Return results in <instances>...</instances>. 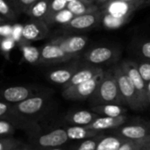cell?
I'll return each mask as SVG.
<instances>
[{"label": "cell", "mask_w": 150, "mask_h": 150, "mask_svg": "<svg viewBox=\"0 0 150 150\" xmlns=\"http://www.w3.org/2000/svg\"><path fill=\"white\" fill-rule=\"evenodd\" d=\"M88 100L91 106L105 104H116L123 105L112 69L104 70L103 76L96 91Z\"/></svg>", "instance_id": "cell-1"}, {"label": "cell", "mask_w": 150, "mask_h": 150, "mask_svg": "<svg viewBox=\"0 0 150 150\" xmlns=\"http://www.w3.org/2000/svg\"><path fill=\"white\" fill-rule=\"evenodd\" d=\"M50 94V91H45L13 104L11 105L10 114L21 120H34L33 118L40 114L47 108Z\"/></svg>", "instance_id": "cell-2"}, {"label": "cell", "mask_w": 150, "mask_h": 150, "mask_svg": "<svg viewBox=\"0 0 150 150\" xmlns=\"http://www.w3.org/2000/svg\"><path fill=\"white\" fill-rule=\"evenodd\" d=\"M112 72L117 82L123 105H126L134 111H143L137 91L128 76L123 71L120 64L114 66L112 68Z\"/></svg>", "instance_id": "cell-3"}, {"label": "cell", "mask_w": 150, "mask_h": 150, "mask_svg": "<svg viewBox=\"0 0 150 150\" xmlns=\"http://www.w3.org/2000/svg\"><path fill=\"white\" fill-rule=\"evenodd\" d=\"M69 141L66 127H57L45 133L30 134V145L40 148L62 147Z\"/></svg>", "instance_id": "cell-4"}, {"label": "cell", "mask_w": 150, "mask_h": 150, "mask_svg": "<svg viewBox=\"0 0 150 150\" xmlns=\"http://www.w3.org/2000/svg\"><path fill=\"white\" fill-rule=\"evenodd\" d=\"M120 66L134 86L143 110L147 109L150 104V88L146 86L144 81L141 77L134 61L125 60L120 63Z\"/></svg>", "instance_id": "cell-5"}, {"label": "cell", "mask_w": 150, "mask_h": 150, "mask_svg": "<svg viewBox=\"0 0 150 150\" xmlns=\"http://www.w3.org/2000/svg\"><path fill=\"white\" fill-rule=\"evenodd\" d=\"M112 134L127 140H139L150 135L149 123L142 119H136L133 121H127L119 127L111 130Z\"/></svg>", "instance_id": "cell-6"}, {"label": "cell", "mask_w": 150, "mask_h": 150, "mask_svg": "<svg viewBox=\"0 0 150 150\" xmlns=\"http://www.w3.org/2000/svg\"><path fill=\"white\" fill-rule=\"evenodd\" d=\"M104 72L95 76L91 79L83 82L82 83L62 89V97L69 101H84L90 98V97L96 91Z\"/></svg>", "instance_id": "cell-7"}, {"label": "cell", "mask_w": 150, "mask_h": 150, "mask_svg": "<svg viewBox=\"0 0 150 150\" xmlns=\"http://www.w3.org/2000/svg\"><path fill=\"white\" fill-rule=\"evenodd\" d=\"M45 91H47L46 89L30 85H17L0 88V102L13 105Z\"/></svg>", "instance_id": "cell-8"}, {"label": "cell", "mask_w": 150, "mask_h": 150, "mask_svg": "<svg viewBox=\"0 0 150 150\" xmlns=\"http://www.w3.org/2000/svg\"><path fill=\"white\" fill-rule=\"evenodd\" d=\"M120 54V49L109 47V46H99L89 49L83 54V60L90 65H100L109 64L116 62Z\"/></svg>", "instance_id": "cell-9"}, {"label": "cell", "mask_w": 150, "mask_h": 150, "mask_svg": "<svg viewBox=\"0 0 150 150\" xmlns=\"http://www.w3.org/2000/svg\"><path fill=\"white\" fill-rule=\"evenodd\" d=\"M50 41L58 46L66 54L79 58L80 53L83 50L87 44L88 38L82 35L60 36L53 39Z\"/></svg>", "instance_id": "cell-10"}, {"label": "cell", "mask_w": 150, "mask_h": 150, "mask_svg": "<svg viewBox=\"0 0 150 150\" xmlns=\"http://www.w3.org/2000/svg\"><path fill=\"white\" fill-rule=\"evenodd\" d=\"M78 58L63 52L58 46L49 41L45 44L42 47H40V64L42 65H49V64H56L61 62H69L71 60L75 61Z\"/></svg>", "instance_id": "cell-11"}, {"label": "cell", "mask_w": 150, "mask_h": 150, "mask_svg": "<svg viewBox=\"0 0 150 150\" xmlns=\"http://www.w3.org/2000/svg\"><path fill=\"white\" fill-rule=\"evenodd\" d=\"M49 34V26L41 19L29 20L23 25L22 40L26 42H32L45 39Z\"/></svg>", "instance_id": "cell-12"}, {"label": "cell", "mask_w": 150, "mask_h": 150, "mask_svg": "<svg viewBox=\"0 0 150 150\" xmlns=\"http://www.w3.org/2000/svg\"><path fill=\"white\" fill-rule=\"evenodd\" d=\"M100 9L97 11L75 16L69 23L63 25L69 30H87L97 26L100 23Z\"/></svg>", "instance_id": "cell-13"}, {"label": "cell", "mask_w": 150, "mask_h": 150, "mask_svg": "<svg viewBox=\"0 0 150 150\" xmlns=\"http://www.w3.org/2000/svg\"><path fill=\"white\" fill-rule=\"evenodd\" d=\"M143 6L144 5L139 4H130V3H125L120 1L108 0L107 2L103 4L102 7L99 9L101 11L109 13L111 15L122 17L126 15L134 14L135 11H137L138 9Z\"/></svg>", "instance_id": "cell-14"}, {"label": "cell", "mask_w": 150, "mask_h": 150, "mask_svg": "<svg viewBox=\"0 0 150 150\" xmlns=\"http://www.w3.org/2000/svg\"><path fill=\"white\" fill-rule=\"evenodd\" d=\"M128 120H129V117L126 114L114 118L98 116L96 120H94L91 124H89L85 127L98 132H104L105 130L115 129L120 126L125 124Z\"/></svg>", "instance_id": "cell-15"}, {"label": "cell", "mask_w": 150, "mask_h": 150, "mask_svg": "<svg viewBox=\"0 0 150 150\" xmlns=\"http://www.w3.org/2000/svg\"><path fill=\"white\" fill-rule=\"evenodd\" d=\"M79 68L80 65L78 62L75 61L73 63L64 66L62 68H58L50 70L47 74V80H49V82L53 83L64 85L69 81V79L72 77V76Z\"/></svg>", "instance_id": "cell-16"}, {"label": "cell", "mask_w": 150, "mask_h": 150, "mask_svg": "<svg viewBox=\"0 0 150 150\" xmlns=\"http://www.w3.org/2000/svg\"><path fill=\"white\" fill-rule=\"evenodd\" d=\"M102 72H104V69L101 67L90 65V64L83 68H79L72 76V77L69 79V81L64 85H62V89H66L68 87L74 86L82 83L83 82H86Z\"/></svg>", "instance_id": "cell-17"}, {"label": "cell", "mask_w": 150, "mask_h": 150, "mask_svg": "<svg viewBox=\"0 0 150 150\" xmlns=\"http://www.w3.org/2000/svg\"><path fill=\"white\" fill-rule=\"evenodd\" d=\"M99 115L88 110H72L66 113L64 120L70 126L86 127Z\"/></svg>", "instance_id": "cell-18"}, {"label": "cell", "mask_w": 150, "mask_h": 150, "mask_svg": "<svg viewBox=\"0 0 150 150\" xmlns=\"http://www.w3.org/2000/svg\"><path fill=\"white\" fill-rule=\"evenodd\" d=\"M17 45L21 51L23 60L32 65H39L40 59V48L31 45L30 42L20 40Z\"/></svg>", "instance_id": "cell-19"}, {"label": "cell", "mask_w": 150, "mask_h": 150, "mask_svg": "<svg viewBox=\"0 0 150 150\" xmlns=\"http://www.w3.org/2000/svg\"><path fill=\"white\" fill-rule=\"evenodd\" d=\"M91 111L97 113L99 116L104 117H119L121 115H125L127 112V107L122 105L116 104H105L91 106Z\"/></svg>", "instance_id": "cell-20"}, {"label": "cell", "mask_w": 150, "mask_h": 150, "mask_svg": "<svg viewBox=\"0 0 150 150\" xmlns=\"http://www.w3.org/2000/svg\"><path fill=\"white\" fill-rule=\"evenodd\" d=\"M101 17H100V23L105 28L109 29V30H113V29H119L120 27L123 26L125 24H127L130 19L132 18L134 14L130 15H126L122 17H117L111 15L109 13L101 11Z\"/></svg>", "instance_id": "cell-21"}, {"label": "cell", "mask_w": 150, "mask_h": 150, "mask_svg": "<svg viewBox=\"0 0 150 150\" xmlns=\"http://www.w3.org/2000/svg\"><path fill=\"white\" fill-rule=\"evenodd\" d=\"M66 8L70 11L75 16H79L83 14L91 13L99 10V7L94 4L86 3L79 0L76 1H69L67 3Z\"/></svg>", "instance_id": "cell-22"}, {"label": "cell", "mask_w": 150, "mask_h": 150, "mask_svg": "<svg viewBox=\"0 0 150 150\" xmlns=\"http://www.w3.org/2000/svg\"><path fill=\"white\" fill-rule=\"evenodd\" d=\"M67 134L69 136V141H81L91 136L98 134L100 132L91 130L86 128L85 127H79V126H69L66 127Z\"/></svg>", "instance_id": "cell-23"}, {"label": "cell", "mask_w": 150, "mask_h": 150, "mask_svg": "<svg viewBox=\"0 0 150 150\" xmlns=\"http://www.w3.org/2000/svg\"><path fill=\"white\" fill-rule=\"evenodd\" d=\"M50 0H38L32 4L25 11V14L29 16L33 19L43 20L47 12Z\"/></svg>", "instance_id": "cell-24"}, {"label": "cell", "mask_w": 150, "mask_h": 150, "mask_svg": "<svg viewBox=\"0 0 150 150\" xmlns=\"http://www.w3.org/2000/svg\"><path fill=\"white\" fill-rule=\"evenodd\" d=\"M104 132H100L98 134L78 141V142L71 146L68 150H95L98 142L105 136Z\"/></svg>", "instance_id": "cell-25"}, {"label": "cell", "mask_w": 150, "mask_h": 150, "mask_svg": "<svg viewBox=\"0 0 150 150\" xmlns=\"http://www.w3.org/2000/svg\"><path fill=\"white\" fill-rule=\"evenodd\" d=\"M124 142V139L114 134L105 135L98 142L95 150H117Z\"/></svg>", "instance_id": "cell-26"}, {"label": "cell", "mask_w": 150, "mask_h": 150, "mask_svg": "<svg viewBox=\"0 0 150 150\" xmlns=\"http://www.w3.org/2000/svg\"><path fill=\"white\" fill-rule=\"evenodd\" d=\"M117 150H150V135L139 140H127Z\"/></svg>", "instance_id": "cell-27"}, {"label": "cell", "mask_w": 150, "mask_h": 150, "mask_svg": "<svg viewBox=\"0 0 150 150\" xmlns=\"http://www.w3.org/2000/svg\"><path fill=\"white\" fill-rule=\"evenodd\" d=\"M74 17H75V15L70 11H69L67 8H65L60 11H57L54 14H53L51 17L47 18L44 22L48 26L51 25H54V24H60V25H64L67 23H69Z\"/></svg>", "instance_id": "cell-28"}, {"label": "cell", "mask_w": 150, "mask_h": 150, "mask_svg": "<svg viewBox=\"0 0 150 150\" xmlns=\"http://www.w3.org/2000/svg\"><path fill=\"white\" fill-rule=\"evenodd\" d=\"M137 70L144 81L146 86L150 88V62L149 60L142 59L138 62H134Z\"/></svg>", "instance_id": "cell-29"}, {"label": "cell", "mask_w": 150, "mask_h": 150, "mask_svg": "<svg viewBox=\"0 0 150 150\" xmlns=\"http://www.w3.org/2000/svg\"><path fill=\"white\" fill-rule=\"evenodd\" d=\"M38 0H10L9 4L16 14L25 13V11Z\"/></svg>", "instance_id": "cell-30"}, {"label": "cell", "mask_w": 150, "mask_h": 150, "mask_svg": "<svg viewBox=\"0 0 150 150\" xmlns=\"http://www.w3.org/2000/svg\"><path fill=\"white\" fill-rule=\"evenodd\" d=\"M17 129L12 121L0 119V138L13 136Z\"/></svg>", "instance_id": "cell-31"}, {"label": "cell", "mask_w": 150, "mask_h": 150, "mask_svg": "<svg viewBox=\"0 0 150 150\" xmlns=\"http://www.w3.org/2000/svg\"><path fill=\"white\" fill-rule=\"evenodd\" d=\"M67 3L68 2L66 0H50L48 8H47V12L43 21H45L47 18L51 17L53 14L56 13L57 11H60L65 9L67 6Z\"/></svg>", "instance_id": "cell-32"}, {"label": "cell", "mask_w": 150, "mask_h": 150, "mask_svg": "<svg viewBox=\"0 0 150 150\" xmlns=\"http://www.w3.org/2000/svg\"><path fill=\"white\" fill-rule=\"evenodd\" d=\"M0 15L10 21H14L17 18V14L6 0H0Z\"/></svg>", "instance_id": "cell-33"}, {"label": "cell", "mask_w": 150, "mask_h": 150, "mask_svg": "<svg viewBox=\"0 0 150 150\" xmlns=\"http://www.w3.org/2000/svg\"><path fill=\"white\" fill-rule=\"evenodd\" d=\"M21 143L22 142L13 136L0 138V150H12Z\"/></svg>", "instance_id": "cell-34"}, {"label": "cell", "mask_w": 150, "mask_h": 150, "mask_svg": "<svg viewBox=\"0 0 150 150\" xmlns=\"http://www.w3.org/2000/svg\"><path fill=\"white\" fill-rule=\"evenodd\" d=\"M16 42L11 37L4 38L0 40V50L2 54L8 59V55L10 52L12 50V48L15 47Z\"/></svg>", "instance_id": "cell-35"}, {"label": "cell", "mask_w": 150, "mask_h": 150, "mask_svg": "<svg viewBox=\"0 0 150 150\" xmlns=\"http://www.w3.org/2000/svg\"><path fill=\"white\" fill-rule=\"evenodd\" d=\"M11 108V105L4 102H0V119L11 120V115L10 114Z\"/></svg>", "instance_id": "cell-36"}, {"label": "cell", "mask_w": 150, "mask_h": 150, "mask_svg": "<svg viewBox=\"0 0 150 150\" xmlns=\"http://www.w3.org/2000/svg\"><path fill=\"white\" fill-rule=\"evenodd\" d=\"M22 29H23V25L20 24H15L12 25L11 37L14 40L16 44L22 40Z\"/></svg>", "instance_id": "cell-37"}, {"label": "cell", "mask_w": 150, "mask_h": 150, "mask_svg": "<svg viewBox=\"0 0 150 150\" xmlns=\"http://www.w3.org/2000/svg\"><path fill=\"white\" fill-rule=\"evenodd\" d=\"M140 50H141V54L142 56L143 59L145 60H149L150 59V42L149 40H144L141 47H140Z\"/></svg>", "instance_id": "cell-38"}, {"label": "cell", "mask_w": 150, "mask_h": 150, "mask_svg": "<svg viewBox=\"0 0 150 150\" xmlns=\"http://www.w3.org/2000/svg\"><path fill=\"white\" fill-rule=\"evenodd\" d=\"M12 25L10 24H0V40L4 38L11 37Z\"/></svg>", "instance_id": "cell-39"}, {"label": "cell", "mask_w": 150, "mask_h": 150, "mask_svg": "<svg viewBox=\"0 0 150 150\" xmlns=\"http://www.w3.org/2000/svg\"><path fill=\"white\" fill-rule=\"evenodd\" d=\"M30 145V144H29ZM31 150H68L62 147H52V148H40V147H34L30 145Z\"/></svg>", "instance_id": "cell-40"}, {"label": "cell", "mask_w": 150, "mask_h": 150, "mask_svg": "<svg viewBox=\"0 0 150 150\" xmlns=\"http://www.w3.org/2000/svg\"><path fill=\"white\" fill-rule=\"evenodd\" d=\"M113 1H120V2H125V3H130V4H139L145 5L146 4L149 3V0H113Z\"/></svg>", "instance_id": "cell-41"}, {"label": "cell", "mask_w": 150, "mask_h": 150, "mask_svg": "<svg viewBox=\"0 0 150 150\" xmlns=\"http://www.w3.org/2000/svg\"><path fill=\"white\" fill-rule=\"evenodd\" d=\"M12 150H31L30 145L29 144H24L23 142L18 145V147H16L15 149H13Z\"/></svg>", "instance_id": "cell-42"}, {"label": "cell", "mask_w": 150, "mask_h": 150, "mask_svg": "<svg viewBox=\"0 0 150 150\" xmlns=\"http://www.w3.org/2000/svg\"><path fill=\"white\" fill-rule=\"evenodd\" d=\"M108 0H97L96 2L98 3V4H105V2H107Z\"/></svg>", "instance_id": "cell-43"}, {"label": "cell", "mask_w": 150, "mask_h": 150, "mask_svg": "<svg viewBox=\"0 0 150 150\" xmlns=\"http://www.w3.org/2000/svg\"><path fill=\"white\" fill-rule=\"evenodd\" d=\"M67 2H69V1H76V0H66ZM79 1H83V2H86V3H90L88 0H79ZM91 4H92V3H91Z\"/></svg>", "instance_id": "cell-44"}, {"label": "cell", "mask_w": 150, "mask_h": 150, "mask_svg": "<svg viewBox=\"0 0 150 150\" xmlns=\"http://www.w3.org/2000/svg\"><path fill=\"white\" fill-rule=\"evenodd\" d=\"M88 1H89L90 3H92V4H94V3H95L97 0H88Z\"/></svg>", "instance_id": "cell-45"}]
</instances>
